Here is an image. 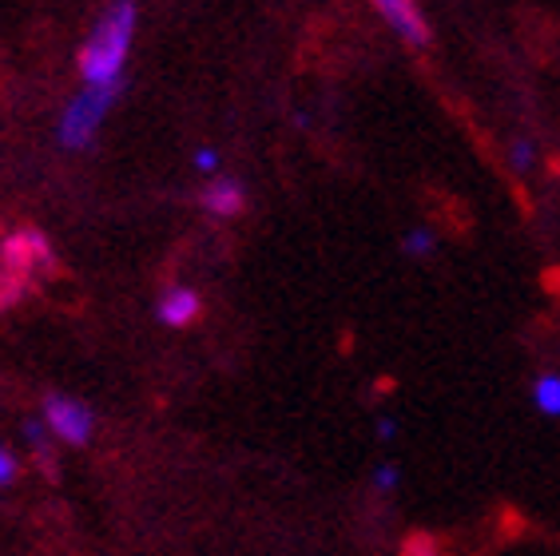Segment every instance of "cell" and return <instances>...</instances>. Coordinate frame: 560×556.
I'll list each match as a JSON object with an SVG mask.
<instances>
[{
	"label": "cell",
	"mask_w": 560,
	"mask_h": 556,
	"mask_svg": "<svg viewBox=\"0 0 560 556\" xmlns=\"http://www.w3.org/2000/svg\"><path fill=\"white\" fill-rule=\"evenodd\" d=\"M136 24H140L136 0H112L108 9L100 12V21L92 24V33L80 48V76L88 88L124 84V65L131 56Z\"/></svg>",
	"instance_id": "cell-1"
},
{
	"label": "cell",
	"mask_w": 560,
	"mask_h": 556,
	"mask_svg": "<svg viewBox=\"0 0 560 556\" xmlns=\"http://www.w3.org/2000/svg\"><path fill=\"white\" fill-rule=\"evenodd\" d=\"M124 84H108V88H88L84 92H75L68 100V107L60 112V124H56V143L65 151H84L96 143L100 128H104V119H108L112 104L119 100Z\"/></svg>",
	"instance_id": "cell-2"
},
{
	"label": "cell",
	"mask_w": 560,
	"mask_h": 556,
	"mask_svg": "<svg viewBox=\"0 0 560 556\" xmlns=\"http://www.w3.org/2000/svg\"><path fill=\"white\" fill-rule=\"evenodd\" d=\"M0 263L9 270H16V275L33 278V282H36V275H56V270H60V258H56L52 243H48V235L36 231V227H21V231L4 235V243H0Z\"/></svg>",
	"instance_id": "cell-3"
},
{
	"label": "cell",
	"mask_w": 560,
	"mask_h": 556,
	"mask_svg": "<svg viewBox=\"0 0 560 556\" xmlns=\"http://www.w3.org/2000/svg\"><path fill=\"white\" fill-rule=\"evenodd\" d=\"M44 426L56 441L65 445H88L92 441V429H96V417L84 402H75L68 394H48L44 397Z\"/></svg>",
	"instance_id": "cell-4"
},
{
	"label": "cell",
	"mask_w": 560,
	"mask_h": 556,
	"mask_svg": "<svg viewBox=\"0 0 560 556\" xmlns=\"http://www.w3.org/2000/svg\"><path fill=\"white\" fill-rule=\"evenodd\" d=\"M377 9V16L401 36V40L410 44V48H430L433 33H430V21H425V12L418 9V0H370Z\"/></svg>",
	"instance_id": "cell-5"
},
{
	"label": "cell",
	"mask_w": 560,
	"mask_h": 556,
	"mask_svg": "<svg viewBox=\"0 0 560 556\" xmlns=\"http://www.w3.org/2000/svg\"><path fill=\"white\" fill-rule=\"evenodd\" d=\"M199 207H203L211 219H235V215L247 211V192L243 183L231 179V175H219L199 192Z\"/></svg>",
	"instance_id": "cell-6"
},
{
	"label": "cell",
	"mask_w": 560,
	"mask_h": 556,
	"mask_svg": "<svg viewBox=\"0 0 560 556\" xmlns=\"http://www.w3.org/2000/svg\"><path fill=\"white\" fill-rule=\"evenodd\" d=\"M199 314H203V302H199V294L191 287H167L160 294V302H155V318L163 326H172V331H187Z\"/></svg>",
	"instance_id": "cell-7"
},
{
	"label": "cell",
	"mask_w": 560,
	"mask_h": 556,
	"mask_svg": "<svg viewBox=\"0 0 560 556\" xmlns=\"http://www.w3.org/2000/svg\"><path fill=\"white\" fill-rule=\"evenodd\" d=\"M533 406L545 417H560V374H540L533 382Z\"/></svg>",
	"instance_id": "cell-8"
},
{
	"label": "cell",
	"mask_w": 560,
	"mask_h": 556,
	"mask_svg": "<svg viewBox=\"0 0 560 556\" xmlns=\"http://www.w3.org/2000/svg\"><path fill=\"white\" fill-rule=\"evenodd\" d=\"M33 287H36L33 278L16 275V270H9L4 263H0V311H9V306H16V302H21Z\"/></svg>",
	"instance_id": "cell-9"
},
{
	"label": "cell",
	"mask_w": 560,
	"mask_h": 556,
	"mask_svg": "<svg viewBox=\"0 0 560 556\" xmlns=\"http://www.w3.org/2000/svg\"><path fill=\"white\" fill-rule=\"evenodd\" d=\"M24 438H28V445H33L36 461H40L44 470H52V433H48V426H44V417H28L24 421Z\"/></svg>",
	"instance_id": "cell-10"
},
{
	"label": "cell",
	"mask_w": 560,
	"mask_h": 556,
	"mask_svg": "<svg viewBox=\"0 0 560 556\" xmlns=\"http://www.w3.org/2000/svg\"><path fill=\"white\" fill-rule=\"evenodd\" d=\"M533 163H537V148H533V139H513V143H509V167H513L517 175H525Z\"/></svg>",
	"instance_id": "cell-11"
},
{
	"label": "cell",
	"mask_w": 560,
	"mask_h": 556,
	"mask_svg": "<svg viewBox=\"0 0 560 556\" xmlns=\"http://www.w3.org/2000/svg\"><path fill=\"white\" fill-rule=\"evenodd\" d=\"M401 246H406V255H413V258H430V255H433V246H438V239H433L430 231H421V227H413L410 235L401 239Z\"/></svg>",
	"instance_id": "cell-12"
},
{
	"label": "cell",
	"mask_w": 560,
	"mask_h": 556,
	"mask_svg": "<svg viewBox=\"0 0 560 556\" xmlns=\"http://www.w3.org/2000/svg\"><path fill=\"white\" fill-rule=\"evenodd\" d=\"M401 556H442V545H438L430 533H413V536H406Z\"/></svg>",
	"instance_id": "cell-13"
},
{
	"label": "cell",
	"mask_w": 560,
	"mask_h": 556,
	"mask_svg": "<svg viewBox=\"0 0 560 556\" xmlns=\"http://www.w3.org/2000/svg\"><path fill=\"white\" fill-rule=\"evenodd\" d=\"M398 482H401L398 465H377V470H374V489L377 493H394V489H398Z\"/></svg>",
	"instance_id": "cell-14"
},
{
	"label": "cell",
	"mask_w": 560,
	"mask_h": 556,
	"mask_svg": "<svg viewBox=\"0 0 560 556\" xmlns=\"http://www.w3.org/2000/svg\"><path fill=\"white\" fill-rule=\"evenodd\" d=\"M16 473H21V461L12 457V450H4V445H0V489L16 482Z\"/></svg>",
	"instance_id": "cell-15"
},
{
	"label": "cell",
	"mask_w": 560,
	"mask_h": 556,
	"mask_svg": "<svg viewBox=\"0 0 560 556\" xmlns=\"http://www.w3.org/2000/svg\"><path fill=\"white\" fill-rule=\"evenodd\" d=\"M195 167H199L203 175H215L219 172V151L199 148V151H195Z\"/></svg>",
	"instance_id": "cell-16"
},
{
	"label": "cell",
	"mask_w": 560,
	"mask_h": 556,
	"mask_svg": "<svg viewBox=\"0 0 560 556\" xmlns=\"http://www.w3.org/2000/svg\"><path fill=\"white\" fill-rule=\"evenodd\" d=\"M394 433H398V429H394V421H389V417H377V438L389 441Z\"/></svg>",
	"instance_id": "cell-17"
}]
</instances>
